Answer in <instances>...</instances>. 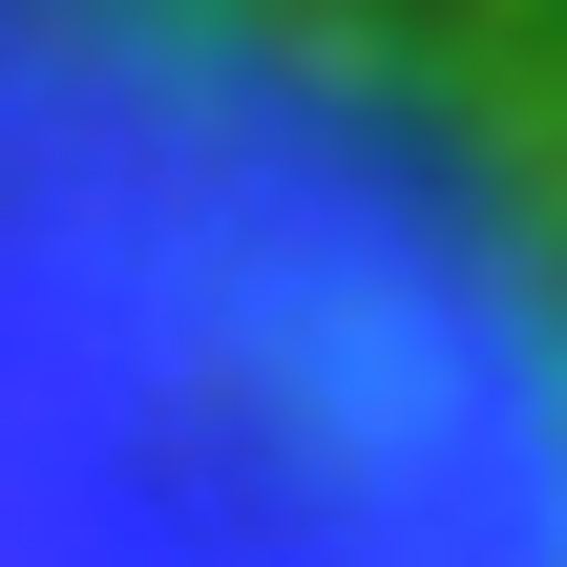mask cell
I'll return each instance as SVG.
<instances>
[{
	"mask_svg": "<svg viewBox=\"0 0 567 567\" xmlns=\"http://www.w3.org/2000/svg\"><path fill=\"white\" fill-rule=\"evenodd\" d=\"M0 567H567V147L421 0H0Z\"/></svg>",
	"mask_w": 567,
	"mask_h": 567,
	"instance_id": "6da1fadb",
	"label": "cell"
}]
</instances>
